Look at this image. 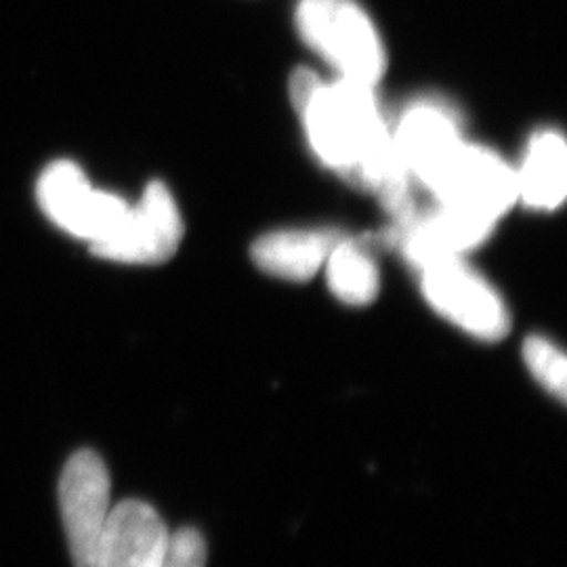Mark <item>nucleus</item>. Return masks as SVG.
Here are the masks:
<instances>
[{
  "label": "nucleus",
  "instance_id": "obj_1",
  "mask_svg": "<svg viewBox=\"0 0 567 567\" xmlns=\"http://www.w3.org/2000/svg\"><path fill=\"white\" fill-rule=\"evenodd\" d=\"M374 89L344 79L326 82L305 68L288 86L313 156L353 187L374 194L393 224H402L416 213L414 182L398 158Z\"/></svg>",
  "mask_w": 567,
  "mask_h": 567
},
{
  "label": "nucleus",
  "instance_id": "obj_2",
  "mask_svg": "<svg viewBox=\"0 0 567 567\" xmlns=\"http://www.w3.org/2000/svg\"><path fill=\"white\" fill-rule=\"evenodd\" d=\"M297 32L337 79L377 86L386 72V49L377 23L355 0H299Z\"/></svg>",
  "mask_w": 567,
  "mask_h": 567
},
{
  "label": "nucleus",
  "instance_id": "obj_3",
  "mask_svg": "<svg viewBox=\"0 0 567 567\" xmlns=\"http://www.w3.org/2000/svg\"><path fill=\"white\" fill-rule=\"evenodd\" d=\"M440 206L496 225L517 204L515 166L494 150L463 142L426 183Z\"/></svg>",
  "mask_w": 567,
  "mask_h": 567
},
{
  "label": "nucleus",
  "instance_id": "obj_4",
  "mask_svg": "<svg viewBox=\"0 0 567 567\" xmlns=\"http://www.w3.org/2000/svg\"><path fill=\"white\" fill-rule=\"evenodd\" d=\"M419 278L426 303L450 324L486 343L507 337L511 313L505 299L465 257L426 265Z\"/></svg>",
  "mask_w": 567,
  "mask_h": 567
},
{
  "label": "nucleus",
  "instance_id": "obj_5",
  "mask_svg": "<svg viewBox=\"0 0 567 567\" xmlns=\"http://www.w3.org/2000/svg\"><path fill=\"white\" fill-rule=\"evenodd\" d=\"M37 198L53 224L91 248L121 227L131 206L121 196L93 187L81 166L70 161L47 166L37 185Z\"/></svg>",
  "mask_w": 567,
  "mask_h": 567
},
{
  "label": "nucleus",
  "instance_id": "obj_6",
  "mask_svg": "<svg viewBox=\"0 0 567 567\" xmlns=\"http://www.w3.org/2000/svg\"><path fill=\"white\" fill-rule=\"evenodd\" d=\"M112 486L102 456L79 450L70 456L60 480L61 522L74 567H93L112 517Z\"/></svg>",
  "mask_w": 567,
  "mask_h": 567
},
{
  "label": "nucleus",
  "instance_id": "obj_7",
  "mask_svg": "<svg viewBox=\"0 0 567 567\" xmlns=\"http://www.w3.org/2000/svg\"><path fill=\"white\" fill-rule=\"evenodd\" d=\"M182 210L163 182L143 189L140 203L131 204L121 227L91 252L105 261L126 265L166 264L183 243Z\"/></svg>",
  "mask_w": 567,
  "mask_h": 567
},
{
  "label": "nucleus",
  "instance_id": "obj_8",
  "mask_svg": "<svg viewBox=\"0 0 567 567\" xmlns=\"http://www.w3.org/2000/svg\"><path fill=\"white\" fill-rule=\"evenodd\" d=\"M496 225L437 204L426 213L416 210L404 224H391L374 244L395 246L405 264L421 271L426 265L466 257L487 243Z\"/></svg>",
  "mask_w": 567,
  "mask_h": 567
},
{
  "label": "nucleus",
  "instance_id": "obj_9",
  "mask_svg": "<svg viewBox=\"0 0 567 567\" xmlns=\"http://www.w3.org/2000/svg\"><path fill=\"white\" fill-rule=\"evenodd\" d=\"M391 137L410 179L423 187L465 142L456 112L437 100H419L408 105L391 126Z\"/></svg>",
  "mask_w": 567,
  "mask_h": 567
},
{
  "label": "nucleus",
  "instance_id": "obj_10",
  "mask_svg": "<svg viewBox=\"0 0 567 567\" xmlns=\"http://www.w3.org/2000/svg\"><path fill=\"white\" fill-rule=\"evenodd\" d=\"M171 532L158 511L143 501L112 508L93 567H163Z\"/></svg>",
  "mask_w": 567,
  "mask_h": 567
},
{
  "label": "nucleus",
  "instance_id": "obj_11",
  "mask_svg": "<svg viewBox=\"0 0 567 567\" xmlns=\"http://www.w3.org/2000/svg\"><path fill=\"white\" fill-rule=\"evenodd\" d=\"M517 203L529 210L553 213L566 203L567 145L559 131L545 128L532 135L515 168Z\"/></svg>",
  "mask_w": 567,
  "mask_h": 567
},
{
  "label": "nucleus",
  "instance_id": "obj_12",
  "mask_svg": "<svg viewBox=\"0 0 567 567\" xmlns=\"http://www.w3.org/2000/svg\"><path fill=\"white\" fill-rule=\"evenodd\" d=\"M339 238L332 229H280L255 240L250 257L264 274L307 282L324 269L326 257Z\"/></svg>",
  "mask_w": 567,
  "mask_h": 567
},
{
  "label": "nucleus",
  "instance_id": "obj_13",
  "mask_svg": "<svg viewBox=\"0 0 567 567\" xmlns=\"http://www.w3.org/2000/svg\"><path fill=\"white\" fill-rule=\"evenodd\" d=\"M368 240L339 238L326 257V282L330 292L344 305L365 307L379 297L381 269L374 261Z\"/></svg>",
  "mask_w": 567,
  "mask_h": 567
},
{
  "label": "nucleus",
  "instance_id": "obj_14",
  "mask_svg": "<svg viewBox=\"0 0 567 567\" xmlns=\"http://www.w3.org/2000/svg\"><path fill=\"white\" fill-rule=\"evenodd\" d=\"M524 362L538 385L559 402H566L567 360L557 344L540 334L527 337L524 343Z\"/></svg>",
  "mask_w": 567,
  "mask_h": 567
},
{
  "label": "nucleus",
  "instance_id": "obj_15",
  "mask_svg": "<svg viewBox=\"0 0 567 567\" xmlns=\"http://www.w3.org/2000/svg\"><path fill=\"white\" fill-rule=\"evenodd\" d=\"M163 567H206V543L194 527L171 532Z\"/></svg>",
  "mask_w": 567,
  "mask_h": 567
}]
</instances>
